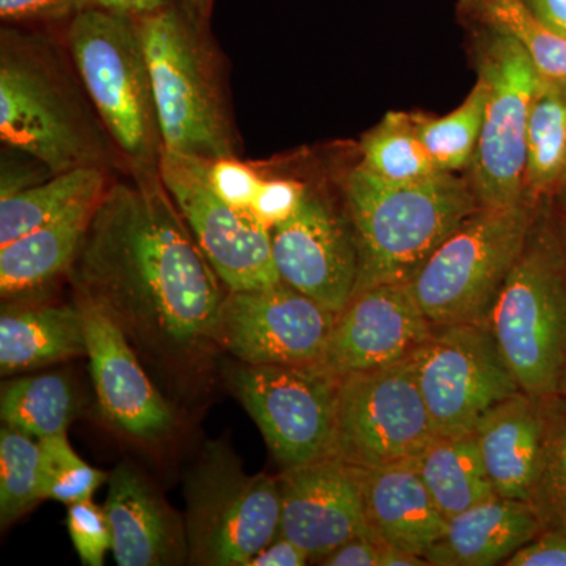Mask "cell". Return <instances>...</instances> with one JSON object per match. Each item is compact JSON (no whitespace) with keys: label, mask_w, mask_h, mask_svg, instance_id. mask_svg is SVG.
<instances>
[{"label":"cell","mask_w":566,"mask_h":566,"mask_svg":"<svg viewBox=\"0 0 566 566\" xmlns=\"http://www.w3.org/2000/svg\"><path fill=\"white\" fill-rule=\"evenodd\" d=\"M48 471V499L73 505L88 501L109 479V474L92 468L71 447L66 433L39 439Z\"/></svg>","instance_id":"836d02e7"},{"label":"cell","mask_w":566,"mask_h":566,"mask_svg":"<svg viewBox=\"0 0 566 566\" xmlns=\"http://www.w3.org/2000/svg\"><path fill=\"white\" fill-rule=\"evenodd\" d=\"M229 381L282 471L333 455L340 376L322 364L241 363Z\"/></svg>","instance_id":"30bf717a"},{"label":"cell","mask_w":566,"mask_h":566,"mask_svg":"<svg viewBox=\"0 0 566 566\" xmlns=\"http://www.w3.org/2000/svg\"><path fill=\"white\" fill-rule=\"evenodd\" d=\"M99 200L102 197L77 205L61 218L0 248L3 300L36 292L69 273Z\"/></svg>","instance_id":"603a6c76"},{"label":"cell","mask_w":566,"mask_h":566,"mask_svg":"<svg viewBox=\"0 0 566 566\" xmlns=\"http://www.w3.org/2000/svg\"><path fill=\"white\" fill-rule=\"evenodd\" d=\"M528 504L543 531L566 532V406L547 398L542 463Z\"/></svg>","instance_id":"d6a6232c"},{"label":"cell","mask_w":566,"mask_h":566,"mask_svg":"<svg viewBox=\"0 0 566 566\" xmlns=\"http://www.w3.org/2000/svg\"><path fill=\"white\" fill-rule=\"evenodd\" d=\"M133 175L104 192L66 274L137 344L196 352L212 342L221 279L159 175Z\"/></svg>","instance_id":"6da1fadb"},{"label":"cell","mask_w":566,"mask_h":566,"mask_svg":"<svg viewBox=\"0 0 566 566\" xmlns=\"http://www.w3.org/2000/svg\"><path fill=\"white\" fill-rule=\"evenodd\" d=\"M363 166L387 181L424 180L439 174L417 133L415 117L389 112L363 140Z\"/></svg>","instance_id":"f546056e"},{"label":"cell","mask_w":566,"mask_h":566,"mask_svg":"<svg viewBox=\"0 0 566 566\" xmlns=\"http://www.w3.org/2000/svg\"><path fill=\"white\" fill-rule=\"evenodd\" d=\"M281 532L322 562L352 539L368 536L359 469L334 457L277 475Z\"/></svg>","instance_id":"2e32d148"},{"label":"cell","mask_w":566,"mask_h":566,"mask_svg":"<svg viewBox=\"0 0 566 566\" xmlns=\"http://www.w3.org/2000/svg\"><path fill=\"white\" fill-rule=\"evenodd\" d=\"M416 464L447 521L497 495L486 474L474 431L436 436L416 458Z\"/></svg>","instance_id":"d4e9b609"},{"label":"cell","mask_w":566,"mask_h":566,"mask_svg":"<svg viewBox=\"0 0 566 566\" xmlns=\"http://www.w3.org/2000/svg\"><path fill=\"white\" fill-rule=\"evenodd\" d=\"M104 513L111 524L112 553L120 566L174 565L188 556L186 535L161 499L129 464L107 479Z\"/></svg>","instance_id":"ffe728a7"},{"label":"cell","mask_w":566,"mask_h":566,"mask_svg":"<svg viewBox=\"0 0 566 566\" xmlns=\"http://www.w3.org/2000/svg\"><path fill=\"white\" fill-rule=\"evenodd\" d=\"M46 48L3 29L0 48V139L51 175L103 167L104 150L80 96Z\"/></svg>","instance_id":"5b68a950"},{"label":"cell","mask_w":566,"mask_h":566,"mask_svg":"<svg viewBox=\"0 0 566 566\" xmlns=\"http://www.w3.org/2000/svg\"><path fill=\"white\" fill-rule=\"evenodd\" d=\"M337 314L289 283L229 292L212 342L243 364L308 365L323 360Z\"/></svg>","instance_id":"5bb4252c"},{"label":"cell","mask_w":566,"mask_h":566,"mask_svg":"<svg viewBox=\"0 0 566 566\" xmlns=\"http://www.w3.org/2000/svg\"><path fill=\"white\" fill-rule=\"evenodd\" d=\"M549 31L566 39V0H524Z\"/></svg>","instance_id":"7bdbcfd3"},{"label":"cell","mask_w":566,"mask_h":566,"mask_svg":"<svg viewBox=\"0 0 566 566\" xmlns=\"http://www.w3.org/2000/svg\"><path fill=\"white\" fill-rule=\"evenodd\" d=\"M159 178L229 292L266 289L282 282L270 229L251 211L232 207L214 192L203 159L163 150Z\"/></svg>","instance_id":"4fadbf2b"},{"label":"cell","mask_w":566,"mask_h":566,"mask_svg":"<svg viewBox=\"0 0 566 566\" xmlns=\"http://www.w3.org/2000/svg\"><path fill=\"white\" fill-rule=\"evenodd\" d=\"M382 546L368 536L352 539L324 557L319 564L326 566H381Z\"/></svg>","instance_id":"ab89813d"},{"label":"cell","mask_w":566,"mask_h":566,"mask_svg":"<svg viewBox=\"0 0 566 566\" xmlns=\"http://www.w3.org/2000/svg\"><path fill=\"white\" fill-rule=\"evenodd\" d=\"M493 33L480 69L486 102L471 163L472 189L486 208L510 207L524 200L528 117L543 77L517 41Z\"/></svg>","instance_id":"8fae6325"},{"label":"cell","mask_w":566,"mask_h":566,"mask_svg":"<svg viewBox=\"0 0 566 566\" xmlns=\"http://www.w3.org/2000/svg\"><path fill=\"white\" fill-rule=\"evenodd\" d=\"M74 70L133 174L159 175L161 129L136 18L88 7L65 22Z\"/></svg>","instance_id":"277c9868"},{"label":"cell","mask_w":566,"mask_h":566,"mask_svg":"<svg viewBox=\"0 0 566 566\" xmlns=\"http://www.w3.org/2000/svg\"><path fill=\"white\" fill-rule=\"evenodd\" d=\"M505 566H566V532L542 531L513 554Z\"/></svg>","instance_id":"f35d334b"},{"label":"cell","mask_w":566,"mask_h":566,"mask_svg":"<svg viewBox=\"0 0 566 566\" xmlns=\"http://www.w3.org/2000/svg\"><path fill=\"white\" fill-rule=\"evenodd\" d=\"M433 331L411 282L379 283L353 294L319 364L337 376L386 367L408 359Z\"/></svg>","instance_id":"9a60e30c"},{"label":"cell","mask_w":566,"mask_h":566,"mask_svg":"<svg viewBox=\"0 0 566 566\" xmlns=\"http://www.w3.org/2000/svg\"><path fill=\"white\" fill-rule=\"evenodd\" d=\"M427 558L395 549V547L382 546L381 566H427Z\"/></svg>","instance_id":"ee69618b"},{"label":"cell","mask_w":566,"mask_h":566,"mask_svg":"<svg viewBox=\"0 0 566 566\" xmlns=\"http://www.w3.org/2000/svg\"><path fill=\"white\" fill-rule=\"evenodd\" d=\"M557 397L560 398V400L564 401L566 406V368L564 371V376H562L560 386H558Z\"/></svg>","instance_id":"7dc6e473"},{"label":"cell","mask_w":566,"mask_h":566,"mask_svg":"<svg viewBox=\"0 0 566 566\" xmlns=\"http://www.w3.org/2000/svg\"><path fill=\"white\" fill-rule=\"evenodd\" d=\"M463 13L517 41L543 76L566 80V39L546 28L524 0H460Z\"/></svg>","instance_id":"f1b7e54d"},{"label":"cell","mask_w":566,"mask_h":566,"mask_svg":"<svg viewBox=\"0 0 566 566\" xmlns=\"http://www.w3.org/2000/svg\"><path fill=\"white\" fill-rule=\"evenodd\" d=\"M486 87L482 80L452 114L441 118L415 117L417 133L439 172L455 174L471 167L485 112Z\"/></svg>","instance_id":"1f68e13d"},{"label":"cell","mask_w":566,"mask_h":566,"mask_svg":"<svg viewBox=\"0 0 566 566\" xmlns=\"http://www.w3.org/2000/svg\"><path fill=\"white\" fill-rule=\"evenodd\" d=\"M542 531L528 502L494 495L450 517L424 558L433 566L504 565Z\"/></svg>","instance_id":"7402d4cb"},{"label":"cell","mask_w":566,"mask_h":566,"mask_svg":"<svg viewBox=\"0 0 566 566\" xmlns=\"http://www.w3.org/2000/svg\"><path fill=\"white\" fill-rule=\"evenodd\" d=\"M48 499V471L39 439L6 427L0 431V521L2 526Z\"/></svg>","instance_id":"4dcf8cb0"},{"label":"cell","mask_w":566,"mask_h":566,"mask_svg":"<svg viewBox=\"0 0 566 566\" xmlns=\"http://www.w3.org/2000/svg\"><path fill=\"white\" fill-rule=\"evenodd\" d=\"M93 385L106 419L142 442L159 441L175 415L129 346L128 335L98 305L80 300Z\"/></svg>","instance_id":"ac0fdd59"},{"label":"cell","mask_w":566,"mask_h":566,"mask_svg":"<svg viewBox=\"0 0 566 566\" xmlns=\"http://www.w3.org/2000/svg\"><path fill=\"white\" fill-rule=\"evenodd\" d=\"M185 495L189 564L248 566L281 532L277 476L245 474L223 447L205 450Z\"/></svg>","instance_id":"ba28073f"},{"label":"cell","mask_w":566,"mask_h":566,"mask_svg":"<svg viewBox=\"0 0 566 566\" xmlns=\"http://www.w3.org/2000/svg\"><path fill=\"white\" fill-rule=\"evenodd\" d=\"M345 196L357 249L354 293L412 282L431 253L482 207L471 182L453 174L395 182L363 164L348 175Z\"/></svg>","instance_id":"7a4b0ae2"},{"label":"cell","mask_w":566,"mask_h":566,"mask_svg":"<svg viewBox=\"0 0 566 566\" xmlns=\"http://www.w3.org/2000/svg\"><path fill=\"white\" fill-rule=\"evenodd\" d=\"M88 7L112 11L123 17L142 18L169 7L177 0H85Z\"/></svg>","instance_id":"b9f144b4"},{"label":"cell","mask_w":566,"mask_h":566,"mask_svg":"<svg viewBox=\"0 0 566 566\" xmlns=\"http://www.w3.org/2000/svg\"><path fill=\"white\" fill-rule=\"evenodd\" d=\"M182 6L186 7L193 17L199 18L205 22L210 21L212 6H214V0H180Z\"/></svg>","instance_id":"bcb514c9"},{"label":"cell","mask_w":566,"mask_h":566,"mask_svg":"<svg viewBox=\"0 0 566 566\" xmlns=\"http://www.w3.org/2000/svg\"><path fill=\"white\" fill-rule=\"evenodd\" d=\"M359 472L370 538L424 558L444 535L447 520L424 486L416 460Z\"/></svg>","instance_id":"d6986e66"},{"label":"cell","mask_w":566,"mask_h":566,"mask_svg":"<svg viewBox=\"0 0 566 566\" xmlns=\"http://www.w3.org/2000/svg\"><path fill=\"white\" fill-rule=\"evenodd\" d=\"M551 233H553L554 243H556L558 256H560L566 273V199L562 200L560 207H558Z\"/></svg>","instance_id":"f6af8a7d"},{"label":"cell","mask_w":566,"mask_h":566,"mask_svg":"<svg viewBox=\"0 0 566 566\" xmlns=\"http://www.w3.org/2000/svg\"><path fill=\"white\" fill-rule=\"evenodd\" d=\"M84 9L85 0H0V20L7 25L55 24Z\"/></svg>","instance_id":"74e56055"},{"label":"cell","mask_w":566,"mask_h":566,"mask_svg":"<svg viewBox=\"0 0 566 566\" xmlns=\"http://www.w3.org/2000/svg\"><path fill=\"white\" fill-rule=\"evenodd\" d=\"M485 324L521 390L557 397L566 368V273L551 229H532Z\"/></svg>","instance_id":"8992f818"},{"label":"cell","mask_w":566,"mask_h":566,"mask_svg":"<svg viewBox=\"0 0 566 566\" xmlns=\"http://www.w3.org/2000/svg\"><path fill=\"white\" fill-rule=\"evenodd\" d=\"M107 188L104 167L92 166L51 175L48 180L0 197V248L61 218L77 205L99 199Z\"/></svg>","instance_id":"484cf974"},{"label":"cell","mask_w":566,"mask_h":566,"mask_svg":"<svg viewBox=\"0 0 566 566\" xmlns=\"http://www.w3.org/2000/svg\"><path fill=\"white\" fill-rule=\"evenodd\" d=\"M526 192L542 196L566 181V80L543 76L527 128Z\"/></svg>","instance_id":"4316f807"},{"label":"cell","mask_w":566,"mask_h":566,"mask_svg":"<svg viewBox=\"0 0 566 566\" xmlns=\"http://www.w3.org/2000/svg\"><path fill=\"white\" fill-rule=\"evenodd\" d=\"M305 188L293 180H263L262 188L253 200L251 212L266 229L292 218L305 197Z\"/></svg>","instance_id":"8d00e7d4"},{"label":"cell","mask_w":566,"mask_h":566,"mask_svg":"<svg viewBox=\"0 0 566 566\" xmlns=\"http://www.w3.org/2000/svg\"><path fill=\"white\" fill-rule=\"evenodd\" d=\"M411 356L340 376L333 455L359 469L416 460L436 438Z\"/></svg>","instance_id":"9c48e42d"},{"label":"cell","mask_w":566,"mask_h":566,"mask_svg":"<svg viewBox=\"0 0 566 566\" xmlns=\"http://www.w3.org/2000/svg\"><path fill=\"white\" fill-rule=\"evenodd\" d=\"M205 172L211 188L222 200L240 210L251 211L263 182L255 169L234 156L205 161Z\"/></svg>","instance_id":"d590c367"},{"label":"cell","mask_w":566,"mask_h":566,"mask_svg":"<svg viewBox=\"0 0 566 566\" xmlns=\"http://www.w3.org/2000/svg\"><path fill=\"white\" fill-rule=\"evenodd\" d=\"M85 354L84 316L77 307L18 308L0 316L2 375L31 370Z\"/></svg>","instance_id":"cb8c5ba5"},{"label":"cell","mask_w":566,"mask_h":566,"mask_svg":"<svg viewBox=\"0 0 566 566\" xmlns=\"http://www.w3.org/2000/svg\"><path fill=\"white\" fill-rule=\"evenodd\" d=\"M411 360L438 436L472 433L495 405L523 392L485 323L436 326Z\"/></svg>","instance_id":"7c38bea8"},{"label":"cell","mask_w":566,"mask_h":566,"mask_svg":"<svg viewBox=\"0 0 566 566\" xmlns=\"http://www.w3.org/2000/svg\"><path fill=\"white\" fill-rule=\"evenodd\" d=\"M547 398L517 392L495 405L474 434L495 494L531 501L542 463Z\"/></svg>","instance_id":"44dd1931"},{"label":"cell","mask_w":566,"mask_h":566,"mask_svg":"<svg viewBox=\"0 0 566 566\" xmlns=\"http://www.w3.org/2000/svg\"><path fill=\"white\" fill-rule=\"evenodd\" d=\"M66 526L82 564L103 566L106 553L112 551L111 524L104 510L92 499L76 502L70 505Z\"/></svg>","instance_id":"e575fe53"},{"label":"cell","mask_w":566,"mask_h":566,"mask_svg":"<svg viewBox=\"0 0 566 566\" xmlns=\"http://www.w3.org/2000/svg\"><path fill=\"white\" fill-rule=\"evenodd\" d=\"M308 560L311 557L303 547L285 536H277L273 543L255 554L248 566H304Z\"/></svg>","instance_id":"60d3db41"},{"label":"cell","mask_w":566,"mask_h":566,"mask_svg":"<svg viewBox=\"0 0 566 566\" xmlns=\"http://www.w3.org/2000/svg\"><path fill=\"white\" fill-rule=\"evenodd\" d=\"M150 69L163 150L189 158H234L237 137L208 22L177 0L136 18Z\"/></svg>","instance_id":"3957f363"},{"label":"cell","mask_w":566,"mask_h":566,"mask_svg":"<svg viewBox=\"0 0 566 566\" xmlns=\"http://www.w3.org/2000/svg\"><path fill=\"white\" fill-rule=\"evenodd\" d=\"M534 226L526 199L510 207H480L461 222L411 282L431 324L485 323Z\"/></svg>","instance_id":"52a82bcc"},{"label":"cell","mask_w":566,"mask_h":566,"mask_svg":"<svg viewBox=\"0 0 566 566\" xmlns=\"http://www.w3.org/2000/svg\"><path fill=\"white\" fill-rule=\"evenodd\" d=\"M275 266L282 282L340 314L357 282L353 230L322 200L305 193L292 218L271 229Z\"/></svg>","instance_id":"e0dca14e"},{"label":"cell","mask_w":566,"mask_h":566,"mask_svg":"<svg viewBox=\"0 0 566 566\" xmlns=\"http://www.w3.org/2000/svg\"><path fill=\"white\" fill-rule=\"evenodd\" d=\"M74 411L76 397L65 376H25L2 387L3 422L32 438L66 433Z\"/></svg>","instance_id":"83f0119b"}]
</instances>
